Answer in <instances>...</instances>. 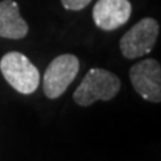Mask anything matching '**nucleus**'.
Returning a JSON list of instances; mask_svg holds the SVG:
<instances>
[{
  "label": "nucleus",
  "mask_w": 161,
  "mask_h": 161,
  "mask_svg": "<svg viewBox=\"0 0 161 161\" xmlns=\"http://www.w3.org/2000/svg\"><path fill=\"white\" fill-rule=\"evenodd\" d=\"M121 80L105 69H92L75 89L73 98L79 106H90L97 101H110L118 94Z\"/></svg>",
  "instance_id": "nucleus-1"
},
{
  "label": "nucleus",
  "mask_w": 161,
  "mask_h": 161,
  "mask_svg": "<svg viewBox=\"0 0 161 161\" xmlns=\"http://www.w3.org/2000/svg\"><path fill=\"white\" fill-rule=\"evenodd\" d=\"M0 71L4 79L20 94H32L40 83V74L26 55L11 51L0 59Z\"/></svg>",
  "instance_id": "nucleus-2"
},
{
  "label": "nucleus",
  "mask_w": 161,
  "mask_h": 161,
  "mask_svg": "<svg viewBox=\"0 0 161 161\" xmlns=\"http://www.w3.org/2000/svg\"><path fill=\"white\" fill-rule=\"evenodd\" d=\"M79 71V59L73 54L54 58L43 75V92L50 99L59 98L70 86Z\"/></svg>",
  "instance_id": "nucleus-3"
},
{
  "label": "nucleus",
  "mask_w": 161,
  "mask_h": 161,
  "mask_svg": "<svg viewBox=\"0 0 161 161\" xmlns=\"http://www.w3.org/2000/svg\"><path fill=\"white\" fill-rule=\"evenodd\" d=\"M160 26L153 18H144L124 34L119 50L128 59H136L149 54L158 36Z\"/></svg>",
  "instance_id": "nucleus-4"
},
{
  "label": "nucleus",
  "mask_w": 161,
  "mask_h": 161,
  "mask_svg": "<svg viewBox=\"0 0 161 161\" xmlns=\"http://www.w3.org/2000/svg\"><path fill=\"white\" fill-rule=\"evenodd\" d=\"M129 78L134 90L144 99L154 103L161 101V66L156 59H142L133 64Z\"/></svg>",
  "instance_id": "nucleus-5"
},
{
  "label": "nucleus",
  "mask_w": 161,
  "mask_h": 161,
  "mask_svg": "<svg viewBox=\"0 0 161 161\" xmlns=\"http://www.w3.org/2000/svg\"><path fill=\"white\" fill-rule=\"evenodd\" d=\"M132 4L129 0H98L93 8L95 26L103 31H113L129 20Z\"/></svg>",
  "instance_id": "nucleus-6"
},
{
  "label": "nucleus",
  "mask_w": 161,
  "mask_h": 161,
  "mask_svg": "<svg viewBox=\"0 0 161 161\" xmlns=\"http://www.w3.org/2000/svg\"><path fill=\"white\" fill-rule=\"evenodd\" d=\"M28 34V24L22 18L14 0L0 2V38L22 39Z\"/></svg>",
  "instance_id": "nucleus-7"
},
{
  "label": "nucleus",
  "mask_w": 161,
  "mask_h": 161,
  "mask_svg": "<svg viewBox=\"0 0 161 161\" xmlns=\"http://www.w3.org/2000/svg\"><path fill=\"white\" fill-rule=\"evenodd\" d=\"M60 2H62V6L66 9H70V11H80L85 7H87L92 3V0H60Z\"/></svg>",
  "instance_id": "nucleus-8"
}]
</instances>
